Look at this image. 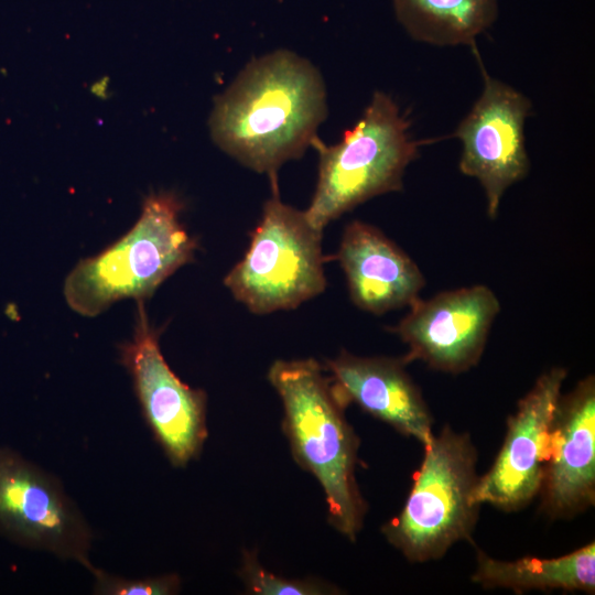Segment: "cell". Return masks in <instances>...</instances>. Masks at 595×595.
Wrapping results in <instances>:
<instances>
[{
    "label": "cell",
    "instance_id": "obj_8",
    "mask_svg": "<svg viewBox=\"0 0 595 595\" xmlns=\"http://www.w3.org/2000/svg\"><path fill=\"white\" fill-rule=\"evenodd\" d=\"M133 334L120 345V363L131 376L142 414L174 466L196 458L207 437L206 393L184 383L165 361L159 331L139 301Z\"/></svg>",
    "mask_w": 595,
    "mask_h": 595
},
{
    "label": "cell",
    "instance_id": "obj_12",
    "mask_svg": "<svg viewBox=\"0 0 595 595\" xmlns=\"http://www.w3.org/2000/svg\"><path fill=\"white\" fill-rule=\"evenodd\" d=\"M541 510L570 518L595 502V379L587 376L560 396L539 491Z\"/></svg>",
    "mask_w": 595,
    "mask_h": 595
},
{
    "label": "cell",
    "instance_id": "obj_3",
    "mask_svg": "<svg viewBox=\"0 0 595 595\" xmlns=\"http://www.w3.org/2000/svg\"><path fill=\"white\" fill-rule=\"evenodd\" d=\"M182 208L173 193L147 196L129 231L68 273L63 286L68 306L94 317L118 301L150 299L170 275L193 261L198 247L180 220Z\"/></svg>",
    "mask_w": 595,
    "mask_h": 595
},
{
    "label": "cell",
    "instance_id": "obj_7",
    "mask_svg": "<svg viewBox=\"0 0 595 595\" xmlns=\"http://www.w3.org/2000/svg\"><path fill=\"white\" fill-rule=\"evenodd\" d=\"M0 533L94 567L88 558L93 531L58 478L7 447L0 448Z\"/></svg>",
    "mask_w": 595,
    "mask_h": 595
},
{
    "label": "cell",
    "instance_id": "obj_9",
    "mask_svg": "<svg viewBox=\"0 0 595 595\" xmlns=\"http://www.w3.org/2000/svg\"><path fill=\"white\" fill-rule=\"evenodd\" d=\"M484 78L480 96L457 126L454 137L463 145L459 171L482 185L487 214L496 218L505 192L524 178L530 160L524 122L532 105L510 85L491 77L479 61Z\"/></svg>",
    "mask_w": 595,
    "mask_h": 595
},
{
    "label": "cell",
    "instance_id": "obj_11",
    "mask_svg": "<svg viewBox=\"0 0 595 595\" xmlns=\"http://www.w3.org/2000/svg\"><path fill=\"white\" fill-rule=\"evenodd\" d=\"M567 370L544 371L509 416L504 444L489 470L478 477L473 501L517 511L539 495L550 431Z\"/></svg>",
    "mask_w": 595,
    "mask_h": 595
},
{
    "label": "cell",
    "instance_id": "obj_13",
    "mask_svg": "<svg viewBox=\"0 0 595 595\" xmlns=\"http://www.w3.org/2000/svg\"><path fill=\"white\" fill-rule=\"evenodd\" d=\"M334 258L353 303L375 315L409 307L425 285L416 263L380 229L360 220L345 227Z\"/></svg>",
    "mask_w": 595,
    "mask_h": 595
},
{
    "label": "cell",
    "instance_id": "obj_18",
    "mask_svg": "<svg viewBox=\"0 0 595 595\" xmlns=\"http://www.w3.org/2000/svg\"><path fill=\"white\" fill-rule=\"evenodd\" d=\"M94 593L100 595H172L180 591L181 581L175 574L145 578H125L93 567Z\"/></svg>",
    "mask_w": 595,
    "mask_h": 595
},
{
    "label": "cell",
    "instance_id": "obj_2",
    "mask_svg": "<svg viewBox=\"0 0 595 595\" xmlns=\"http://www.w3.org/2000/svg\"><path fill=\"white\" fill-rule=\"evenodd\" d=\"M268 378L281 398L295 461L321 484L332 526L354 541L366 504L356 479L358 439L331 378L314 359L277 360Z\"/></svg>",
    "mask_w": 595,
    "mask_h": 595
},
{
    "label": "cell",
    "instance_id": "obj_4",
    "mask_svg": "<svg viewBox=\"0 0 595 595\" xmlns=\"http://www.w3.org/2000/svg\"><path fill=\"white\" fill-rule=\"evenodd\" d=\"M422 142L410 133V121L390 95L375 91L359 120L342 140L313 144L320 154L318 177L309 220L323 230L359 204L401 191L408 165Z\"/></svg>",
    "mask_w": 595,
    "mask_h": 595
},
{
    "label": "cell",
    "instance_id": "obj_5",
    "mask_svg": "<svg viewBox=\"0 0 595 595\" xmlns=\"http://www.w3.org/2000/svg\"><path fill=\"white\" fill-rule=\"evenodd\" d=\"M423 446L402 510L382 527L388 542L411 562L440 559L456 542L470 540L479 510L473 501L477 453L469 435L446 425Z\"/></svg>",
    "mask_w": 595,
    "mask_h": 595
},
{
    "label": "cell",
    "instance_id": "obj_14",
    "mask_svg": "<svg viewBox=\"0 0 595 595\" xmlns=\"http://www.w3.org/2000/svg\"><path fill=\"white\" fill-rule=\"evenodd\" d=\"M326 364L346 405L358 404L422 445L431 441L433 418L402 358L359 357L343 350Z\"/></svg>",
    "mask_w": 595,
    "mask_h": 595
},
{
    "label": "cell",
    "instance_id": "obj_17",
    "mask_svg": "<svg viewBox=\"0 0 595 595\" xmlns=\"http://www.w3.org/2000/svg\"><path fill=\"white\" fill-rule=\"evenodd\" d=\"M248 591L257 595H320L334 594L331 585L315 581L291 580L267 571L255 554L245 552L240 571Z\"/></svg>",
    "mask_w": 595,
    "mask_h": 595
},
{
    "label": "cell",
    "instance_id": "obj_1",
    "mask_svg": "<svg viewBox=\"0 0 595 595\" xmlns=\"http://www.w3.org/2000/svg\"><path fill=\"white\" fill-rule=\"evenodd\" d=\"M326 115L317 68L291 51L277 50L253 58L216 97L209 131L225 153L277 178L281 165L315 143Z\"/></svg>",
    "mask_w": 595,
    "mask_h": 595
},
{
    "label": "cell",
    "instance_id": "obj_15",
    "mask_svg": "<svg viewBox=\"0 0 595 595\" xmlns=\"http://www.w3.org/2000/svg\"><path fill=\"white\" fill-rule=\"evenodd\" d=\"M472 580L485 588H508L516 593L528 591H595V543L559 558L526 556L501 561L477 551Z\"/></svg>",
    "mask_w": 595,
    "mask_h": 595
},
{
    "label": "cell",
    "instance_id": "obj_16",
    "mask_svg": "<svg viewBox=\"0 0 595 595\" xmlns=\"http://www.w3.org/2000/svg\"><path fill=\"white\" fill-rule=\"evenodd\" d=\"M393 7L413 40L436 46H474L498 14V0H393Z\"/></svg>",
    "mask_w": 595,
    "mask_h": 595
},
{
    "label": "cell",
    "instance_id": "obj_6",
    "mask_svg": "<svg viewBox=\"0 0 595 595\" xmlns=\"http://www.w3.org/2000/svg\"><path fill=\"white\" fill-rule=\"evenodd\" d=\"M272 187L244 258L224 279L237 301L262 315L295 309L326 288L323 230L281 201L277 178Z\"/></svg>",
    "mask_w": 595,
    "mask_h": 595
},
{
    "label": "cell",
    "instance_id": "obj_10",
    "mask_svg": "<svg viewBox=\"0 0 595 595\" xmlns=\"http://www.w3.org/2000/svg\"><path fill=\"white\" fill-rule=\"evenodd\" d=\"M499 311L496 294L477 284L416 299L388 329L408 345L405 364L421 360L435 370L461 374L479 361Z\"/></svg>",
    "mask_w": 595,
    "mask_h": 595
}]
</instances>
